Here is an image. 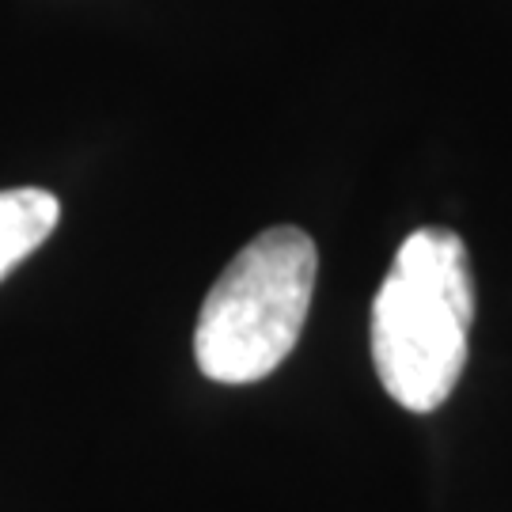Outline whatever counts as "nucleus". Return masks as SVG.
<instances>
[{"instance_id":"nucleus-1","label":"nucleus","mask_w":512,"mask_h":512,"mask_svg":"<svg viewBox=\"0 0 512 512\" xmlns=\"http://www.w3.org/2000/svg\"><path fill=\"white\" fill-rule=\"evenodd\" d=\"M475 323L471 258L456 232L418 228L403 239L372 300V365L410 414H433L456 391Z\"/></svg>"},{"instance_id":"nucleus-2","label":"nucleus","mask_w":512,"mask_h":512,"mask_svg":"<svg viewBox=\"0 0 512 512\" xmlns=\"http://www.w3.org/2000/svg\"><path fill=\"white\" fill-rule=\"evenodd\" d=\"M319 255L308 232L277 224L239 251L209 289L194 330L202 376L258 384L289 361L308 323Z\"/></svg>"},{"instance_id":"nucleus-3","label":"nucleus","mask_w":512,"mask_h":512,"mask_svg":"<svg viewBox=\"0 0 512 512\" xmlns=\"http://www.w3.org/2000/svg\"><path fill=\"white\" fill-rule=\"evenodd\" d=\"M61 220V202L50 190L16 186L0 190V281L50 239Z\"/></svg>"}]
</instances>
